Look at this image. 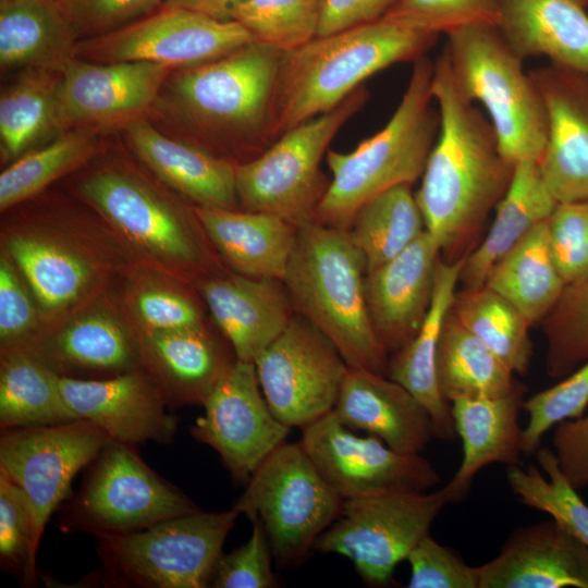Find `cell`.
Masks as SVG:
<instances>
[{
	"mask_svg": "<svg viewBox=\"0 0 588 588\" xmlns=\"http://www.w3.org/2000/svg\"><path fill=\"white\" fill-rule=\"evenodd\" d=\"M254 41L233 20L161 5L111 33L78 40V59L109 62H151L172 70L221 58Z\"/></svg>",
	"mask_w": 588,
	"mask_h": 588,
	"instance_id": "obj_14",
	"label": "cell"
},
{
	"mask_svg": "<svg viewBox=\"0 0 588 588\" xmlns=\"http://www.w3.org/2000/svg\"><path fill=\"white\" fill-rule=\"evenodd\" d=\"M1 215L0 252L33 293L42 330L111 290L135 264L109 225L68 191L48 188Z\"/></svg>",
	"mask_w": 588,
	"mask_h": 588,
	"instance_id": "obj_1",
	"label": "cell"
},
{
	"mask_svg": "<svg viewBox=\"0 0 588 588\" xmlns=\"http://www.w3.org/2000/svg\"><path fill=\"white\" fill-rule=\"evenodd\" d=\"M556 205L543 182L537 160L515 163L511 182L495 206V217L485 240L465 256L460 274L465 289L485 285L493 267L534 228L547 221Z\"/></svg>",
	"mask_w": 588,
	"mask_h": 588,
	"instance_id": "obj_34",
	"label": "cell"
},
{
	"mask_svg": "<svg viewBox=\"0 0 588 588\" xmlns=\"http://www.w3.org/2000/svg\"><path fill=\"white\" fill-rule=\"evenodd\" d=\"M61 393L78 419H84L112 440L137 445L170 444L179 417L169 412L152 379L137 369L105 379L60 377Z\"/></svg>",
	"mask_w": 588,
	"mask_h": 588,
	"instance_id": "obj_22",
	"label": "cell"
},
{
	"mask_svg": "<svg viewBox=\"0 0 588 588\" xmlns=\"http://www.w3.org/2000/svg\"><path fill=\"white\" fill-rule=\"evenodd\" d=\"M299 442L343 500L392 490L428 491L441 481L420 453H400L372 434L359 437L333 411L303 427Z\"/></svg>",
	"mask_w": 588,
	"mask_h": 588,
	"instance_id": "obj_17",
	"label": "cell"
},
{
	"mask_svg": "<svg viewBox=\"0 0 588 588\" xmlns=\"http://www.w3.org/2000/svg\"><path fill=\"white\" fill-rule=\"evenodd\" d=\"M477 568L478 588H588V547L551 518L513 530Z\"/></svg>",
	"mask_w": 588,
	"mask_h": 588,
	"instance_id": "obj_24",
	"label": "cell"
},
{
	"mask_svg": "<svg viewBox=\"0 0 588 588\" xmlns=\"http://www.w3.org/2000/svg\"><path fill=\"white\" fill-rule=\"evenodd\" d=\"M343 502L301 442H284L252 474L232 509L259 520L275 560L292 566L335 522Z\"/></svg>",
	"mask_w": 588,
	"mask_h": 588,
	"instance_id": "obj_12",
	"label": "cell"
},
{
	"mask_svg": "<svg viewBox=\"0 0 588 588\" xmlns=\"http://www.w3.org/2000/svg\"><path fill=\"white\" fill-rule=\"evenodd\" d=\"M72 0H59L62 7L65 9Z\"/></svg>",
	"mask_w": 588,
	"mask_h": 588,
	"instance_id": "obj_57",
	"label": "cell"
},
{
	"mask_svg": "<svg viewBox=\"0 0 588 588\" xmlns=\"http://www.w3.org/2000/svg\"><path fill=\"white\" fill-rule=\"evenodd\" d=\"M367 98L362 85L334 109L289 130L256 158L237 164L240 209L272 213L296 228L316 221L329 185L321 160Z\"/></svg>",
	"mask_w": 588,
	"mask_h": 588,
	"instance_id": "obj_11",
	"label": "cell"
},
{
	"mask_svg": "<svg viewBox=\"0 0 588 588\" xmlns=\"http://www.w3.org/2000/svg\"><path fill=\"white\" fill-rule=\"evenodd\" d=\"M254 364L271 412L290 428L333 411L348 369L335 345L296 313Z\"/></svg>",
	"mask_w": 588,
	"mask_h": 588,
	"instance_id": "obj_15",
	"label": "cell"
},
{
	"mask_svg": "<svg viewBox=\"0 0 588 588\" xmlns=\"http://www.w3.org/2000/svg\"><path fill=\"white\" fill-rule=\"evenodd\" d=\"M544 320L548 375L565 377L588 359V278L566 285Z\"/></svg>",
	"mask_w": 588,
	"mask_h": 588,
	"instance_id": "obj_45",
	"label": "cell"
},
{
	"mask_svg": "<svg viewBox=\"0 0 588 588\" xmlns=\"http://www.w3.org/2000/svg\"><path fill=\"white\" fill-rule=\"evenodd\" d=\"M535 454L539 468L507 466L510 488L524 505L547 513L588 547V505L561 470L552 449L540 446Z\"/></svg>",
	"mask_w": 588,
	"mask_h": 588,
	"instance_id": "obj_43",
	"label": "cell"
},
{
	"mask_svg": "<svg viewBox=\"0 0 588 588\" xmlns=\"http://www.w3.org/2000/svg\"><path fill=\"white\" fill-rule=\"evenodd\" d=\"M40 544L35 516L24 491L0 469V565L24 586L36 584Z\"/></svg>",
	"mask_w": 588,
	"mask_h": 588,
	"instance_id": "obj_46",
	"label": "cell"
},
{
	"mask_svg": "<svg viewBox=\"0 0 588 588\" xmlns=\"http://www.w3.org/2000/svg\"><path fill=\"white\" fill-rule=\"evenodd\" d=\"M366 272L348 230L314 221L297 228L282 281L295 313L335 345L348 367L385 375L388 353L369 317Z\"/></svg>",
	"mask_w": 588,
	"mask_h": 588,
	"instance_id": "obj_6",
	"label": "cell"
},
{
	"mask_svg": "<svg viewBox=\"0 0 588 588\" xmlns=\"http://www.w3.org/2000/svg\"><path fill=\"white\" fill-rule=\"evenodd\" d=\"M529 74L547 114L543 182L556 203L588 201V75L552 63Z\"/></svg>",
	"mask_w": 588,
	"mask_h": 588,
	"instance_id": "obj_21",
	"label": "cell"
},
{
	"mask_svg": "<svg viewBox=\"0 0 588 588\" xmlns=\"http://www.w3.org/2000/svg\"><path fill=\"white\" fill-rule=\"evenodd\" d=\"M100 130L79 127L57 134L13 162L0 174V211L28 200L69 177L101 154Z\"/></svg>",
	"mask_w": 588,
	"mask_h": 588,
	"instance_id": "obj_39",
	"label": "cell"
},
{
	"mask_svg": "<svg viewBox=\"0 0 588 588\" xmlns=\"http://www.w3.org/2000/svg\"><path fill=\"white\" fill-rule=\"evenodd\" d=\"M323 0H244L231 12L254 41L283 52L297 48L318 34Z\"/></svg>",
	"mask_w": 588,
	"mask_h": 588,
	"instance_id": "obj_44",
	"label": "cell"
},
{
	"mask_svg": "<svg viewBox=\"0 0 588 588\" xmlns=\"http://www.w3.org/2000/svg\"><path fill=\"white\" fill-rule=\"evenodd\" d=\"M451 502L445 487L436 491L392 490L344 500L339 517L314 549L348 559L364 581L388 584L441 510Z\"/></svg>",
	"mask_w": 588,
	"mask_h": 588,
	"instance_id": "obj_13",
	"label": "cell"
},
{
	"mask_svg": "<svg viewBox=\"0 0 588 588\" xmlns=\"http://www.w3.org/2000/svg\"><path fill=\"white\" fill-rule=\"evenodd\" d=\"M248 540L220 556L210 581L215 588H272L271 547L259 520H253Z\"/></svg>",
	"mask_w": 588,
	"mask_h": 588,
	"instance_id": "obj_51",
	"label": "cell"
},
{
	"mask_svg": "<svg viewBox=\"0 0 588 588\" xmlns=\"http://www.w3.org/2000/svg\"><path fill=\"white\" fill-rule=\"evenodd\" d=\"M68 192L112 230L133 261L195 287L230 271L195 211L135 158L102 151L70 175Z\"/></svg>",
	"mask_w": 588,
	"mask_h": 588,
	"instance_id": "obj_2",
	"label": "cell"
},
{
	"mask_svg": "<svg viewBox=\"0 0 588 588\" xmlns=\"http://www.w3.org/2000/svg\"><path fill=\"white\" fill-rule=\"evenodd\" d=\"M409 588H478V568L468 565L452 549L430 534L411 551Z\"/></svg>",
	"mask_w": 588,
	"mask_h": 588,
	"instance_id": "obj_52",
	"label": "cell"
},
{
	"mask_svg": "<svg viewBox=\"0 0 588 588\" xmlns=\"http://www.w3.org/2000/svg\"><path fill=\"white\" fill-rule=\"evenodd\" d=\"M60 389V376L28 347L0 350V429L77 420Z\"/></svg>",
	"mask_w": 588,
	"mask_h": 588,
	"instance_id": "obj_35",
	"label": "cell"
},
{
	"mask_svg": "<svg viewBox=\"0 0 588 588\" xmlns=\"http://www.w3.org/2000/svg\"><path fill=\"white\" fill-rule=\"evenodd\" d=\"M438 36L383 16L283 52L272 109L273 142L338 107L377 72L425 56Z\"/></svg>",
	"mask_w": 588,
	"mask_h": 588,
	"instance_id": "obj_5",
	"label": "cell"
},
{
	"mask_svg": "<svg viewBox=\"0 0 588 588\" xmlns=\"http://www.w3.org/2000/svg\"><path fill=\"white\" fill-rule=\"evenodd\" d=\"M62 72V71H61ZM61 72L26 69L0 97V157L9 164L58 133L57 106ZM59 134V133H58Z\"/></svg>",
	"mask_w": 588,
	"mask_h": 588,
	"instance_id": "obj_40",
	"label": "cell"
},
{
	"mask_svg": "<svg viewBox=\"0 0 588 588\" xmlns=\"http://www.w3.org/2000/svg\"><path fill=\"white\" fill-rule=\"evenodd\" d=\"M142 369L152 379L170 409L204 405L237 360L212 320L139 335Z\"/></svg>",
	"mask_w": 588,
	"mask_h": 588,
	"instance_id": "obj_23",
	"label": "cell"
},
{
	"mask_svg": "<svg viewBox=\"0 0 588 588\" xmlns=\"http://www.w3.org/2000/svg\"><path fill=\"white\" fill-rule=\"evenodd\" d=\"M164 0H72L65 8L78 40L111 33Z\"/></svg>",
	"mask_w": 588,
	"mask_h": 588,
	"instance_id": "obj_53",
	"label": "cell"
},
{
	"mask_svg": "<svg viewBox=\"0 0 588 588\" xmlns=\"http://www.w3.org/2000/svg\"><path fill=\"white\" fill-rule=\"evenodd\" d=\"M399 0H323L317 36L383 17Z\"/></svg>",
	"mask_w": 588,
	"mask_h": 588,
	"instance_id": "obj_55",
	"label": "cell"
},
{
	"mask_svg": "<svg viewBox=\"0 0 588 588\" xmlns=\"http://www.w3.org/2000/svg\"><path fill=\"white\" fill-rule=\"evenodd\" d=\"M441 249L427 231L401 254L365 275V295L376 335L389 353L404 347L430 306Z\"/></svg>",
	"mask_w": 588,
	"mask_h": 588,
	"instance_id": "obj_25",
	"label": "cell"
},
{
	"mask_svg": "<svg viewBox=\"0 0 588 588\" xmlns=\"http://www.w3.org/2000/svg\"><path fill=\"white\" fill-rule=\"evenodd\" d=\"M437 35L475 25H495L497 0H399L384 15Z\"/></svg>",
	"mask_w": 588,
	"mask_h": 588,
	"instance_id": "obj_48",
	"label": "cell"
},
{
	"mask_svg": "<svg viewBox=\"0 0 588 588\" xmlns=\"http://www.w3.org/2000/svg\"><path fill=\"white\" fill-rule=\"evenodd\" d=\"M485 285L512 303L530 324L547 317L566 286L551 253L548 220L493 267Z\"/></svg>",
	"mask_w": 588,
	"mask_h": 588,
	"instance_id": "obj_37",
	"label": "cell"
},
{
	"mask_svg": "<svg viewBox=\"0 0 588 588\" xmlns=\"http://www.w3.org/2000/svg\"><path fill=\"white\" fill-rule=\"evenodd\" d=\"M444 51L454 79L488 112L502 156L515 164L539 160L547 140L542 97L520 58L495 25L448 33Z\"/></svg>",
	"mask_w": 588,
	"mask_h": 588,
	"instance_id": "obj_8",
	"label": "cell"
},
{
	"mask_svg": "<svg viewBox=\"0 0 588 588\" xmlns=\"http://www.w3.org/2000/svg\"><path fill=\"white\" fill-rule=\"evenodd\" d=\"M112 289L45 328L27 347L60 377L105 379L142 369L139 335Z\"/></svg>",
	"mask_w": 588,
	"mask_h": 588,
	"instance_id": "obj_19",
	"label": "cell"
},
{
	"mask_svg": "<svg viewBox=\"0 0 588 588\" xmlns=\"http://www.w3.org/2000/svg\"><path fill=\"white\" fill-rule=\"evenodd\" d=\"M203 406L191 434L213 449L240 482H247L291 431L271 412L254 363L236 360Z\"/></svg>",
	"mask_w": 588,
	"mask_h": 588,
	"instance_id": "obj_18",
	"label": "cell"
},
{
	"mask_svg": "<svg viewBox=\"0 0 588 588\" xmlns=\"http://www.w3.org/2000/svg\"><path fill=\"white\" fill-rule=\"evenodd\" d=\"M174 71L151 62L99 63L72 59L61 72L58 133L125 126L151 110Z\"/></svg>",
	"mask_w": 588,
	"mask_h": 588,
	"instance_id": "obj_20",
	"label": "cell"
},
{
	"mask_svg": "<svg viewBox=\"0 0 588 588\" xmlns=\"http://www.w3.org/2000/svg\"><path fill=\"white\" fill-rule=\"evenodd\" d=\"M110 440L84 419L1 430L0 469L30 502L39 540L51 516L72 494L74 477Z\"/></svg>",
	"mask_w": 588,
	"mask_h": 588,
	"instance_id": "obj_16",
	"label": "cell"
},
{
	"mask_svg": "<svg viewBox=\"0 0 588 588\" xmlns=\"http://www.w3.org/2000/svg\"><path fill=\"white\" fill-rule=\"evenodd\" d=\"M78 37L59 0H0V66L3 71H62Z\"/></svg>",
	"mask_w": 588,
	"mask_h": 588,
	"instance_id": "obj_33",
	"label": "cell"
},
{
	"mask_svg": "<svg viewBox=\"0 0 588 588\" xmlns=\"http://www.w3.org/2000/svg\"><path fill=\"white\" fill-rule=\"evenodd\" d=\"M209 317L236 359L254 363L295 315L282 280L228 271L196 286Z\"/></svg>",
	"mask_w": 588,
	"mask_h": 588,
	"instance_id": "obj_26",
	"label": "cell"
},
{
	"mask_svg": "<svg viewBox=\"0 0 588 588\" xmlns=\"http://www.w3.org/2000/svg\"><path fill=\"white\" fill-rule=\"evenodd\" d=\"M580 4H583L585 8H588V0H577Z\"/></svg>",
	"mask_w": 588,
	"mask_h": 588,
	"instance_id": "obj_58",
	"label": "cell"
},
{
	"mask_svg": "<svg viewBox=\"0 0 588 588\" xmlns=\"http://www.w3.org/2000/svg\"><path fill=\"white\" fill-rule=\"evenodd\" d=\"M411 187L409 184L392 187L356 212L348 232L366 259L367 272L392 260L426 231Z\"/></svg>",
	"mask_w": 588,
	"mask_h": 588,
	"instance_id": "obj_41",
	"label": "cell"
},
{
	"mask_svg": "<svg viewBox=\"0 0 588 588\" xmlns=\"http://www.w3.org/2000/svg\"><path fill=\"white\" fill-rule=\"evenodd\" d=\"M283 51L253 41L221 58L168 76L160 106L186 140L235 164L272 143L273 99Z\"/></svg>",
	"mask_w": 588,
	"mask_h": 588,
	"instance_id": "obj_4",
	"label": "cell"
},
{
	"mask_svg": "<svg viewBox=\"0 0 588 588\" xmlns=\"http://www.w3.org/2000/svg\"><path fill=\"white\" fill-rule=\"evenodd\" d=\"M524 391L519 387L495 397L457 399L451 402L456 434L463 444L462 463L444 486L451 502L462 500L474 477L490 464L519 465L522 430L518 413Z\"/></svg>",
	"mask_w": 588,
	"mask_h": 588,
	"instance_id": "obj_31",
	"label": "cell"
},
{
	"mask_svg": "<svg viewBox=\"0 0 588 588\" xmlns=\"http://www.w3.org/2000/svg\"><path fill=\"white\" fill-rule=\"evenodd\" d=\"M134 158L194 206L240 209L237 164L194 144L169 137L142 118L124 126Z\"/></svg>",
	"mask_w": 588,
	"mask_h": 588,
	"instance_id": "obj_27",
	"label": "cell"
},
{
	"mask_svg": "<svg viewBox=\"0 0 588 588\" xmlns=\"http://www.w3.org/2000/svg\"><path fill=\"white\" fill-rule=\"evenodd\" d=\"M244 0H164L163 5L182 8L217 20H231L232 10Z\"/></svg>",
	"mask_w": 588,
	"mask_h": 588,
	"instance_id": "obj_56",
	"label": "cell"
},
{
	"mask_svg": "<svg viewBox=\"0 0 588 588\" xmlns=\"http://www.w3.org/2000/svg\"><path fill=\"white\" fill-rule=\"evenodd\" d=\"M497 27L523 59L544 56L551 63L588 75V13L577 0H497Z\"/></svg>",
	"mask_w": 588,
	"mask_h": 588,
	"instance_id": "obj_30",
	"label": "cell"
},
{
	"mask_svg": "<svg viewBox=\"0 0 588 588\" xmlns=\"http://www.w3.org/2000/svg\"><path fill=\"white\" fill-rule=\"evenodd\" d=\"M513 371L452 314H448L437 353L440 391L449 402L511 393Z\"/></svg>",
	"mask_w": 588,
	"mask_h": 588,
	"instance_id": "obj_38",
	"label": "cell"
},
{
	"mask_svg": "<svg viewBox=\"0 0 588 588\" xmlns=\"http://www.w3.org/2000/svg\"><path fill=\"white\" fill-rule=\"evenodd\" d=\"M195 211L229 270L252 278L283 280L296 226L268 212L198 206Z\"/></svg>",
	"mask_w": 588,
	"mask_h": 588,
	"instance_id": "obj_32",
	"label": "cell"
},
{
	"mask_svg": "<svg viewBox=\"0 0 588 588\" xmlns=\"http://www.w3.org/2000/svg\"><path fill=\"white\" fill-rule=\"evenodd\" d=\"M431 93L440 125L415 194L426 231L445 260L462 249L504 195L514 164L501 154L493 127L458 88L445 51L433 62Z\"/></svg>",
	"mask_w": 588,
	"mask_h": 588,
	"instance_id": "obj_3",
	"label": "cell"
},
{
	"mask_svg": "<svg viewBox=\"0 0 588 588\" xmlns=\"http://www.w3.org/2000/svg\"><path fill=\"white\" fill-rule=\"evenodd\" d=\"M333 412L345 427L376 436L400 453H420L436 438L422 404L396 381L369 369L348 367Z\"/></svg>",
	"mask_w": 588,
	"mask_h": 588,
	"instance_id": "obj_28",
	"label": "cell"
},
{
	"mask_svg": "<svg viewBox=\"0 0 588 588\" xmlns=\"http://www.w3.org/2000/svg\"><path fill=\"white\" fill-rule=\"evenodd\" d=\"M41 331L33 293L13 261L0 252V350L27 347Z\"/></svg>",
	"mask_w": 588,
	"mask_h": 588,
	"instance_id": "obj_49",
	"label": "cell"
},
{
	"mask_svg": "<svg viewBox=\"0 0 588 588\" xmlns=\"http://www.w3.org/2000/svg\"><path fill=\"white\" fill-rule=\"evenodd\" d=\"M240 514L201 510L142 530L96 537L105 587H210L224 541Z\"/></svg>",
	"mask_w": 588,
	"mask_h": 588,
	"instance_id": "obj_9",
	"label": "cell"
},
{
	"mask_svg": "<svg viewBox=\"0 0 588 588\" xmlns=\"http://www.w3.org/2000/svg\"><path fill=\"white\" fill-rule=\"evenodd\" d=\"M553 451L563 474L577 489L588 486V414L555 426Z\"/></svg>",
	"mask_w": 588,
	"mask_h": 588,
	"instance_id": "obj_54",
	"label": "cell"
},
{
	"mask_svg": "<svg viewBox=\"0 0 588 588\" xmlns=\"http://www.w3.org/2000/svg\"><path fill=\"white\" fill-rule=\"evenodd\" d=\"M413 63L406 89L387 124L350 152L327 151L332 179L318 205L317 222L350 230L367 201L421 177L440 117L432 107L433 62L425 54Z\"/></svg>",
	"mask_w": 588,
	"mask_h": 588,
	"instance_id": "obj_7",
	"label": "cell"
},
{
	"mask_svg": "<svg viewBox=\"0 0 588 588\" xmlns=\"http://www.w3.org/2000/svg\"><path fill=\"white\" fill-rule=\"evenodd\" d=\"M460 322L513 372L525 373L532 357L531 326L506 298L482 285L455 294L451 307Z\"/></svg>",
	"mask_w": 588,
	"mask_h": 588,
	"instance_id": "obj_42",
	"label": "cell"
},
{
	"mask_svg": "<svg viewBox=\"0 0 588 588\" xmlns=\"http://www.w3.org/2000/svg\"><path fill=\"white\" fill-rule=\"evenodd\" d=\"M466 256V255H465ZM465 256L456 260L440 257L430 306L416 335L388 360L385 375L408 390L429 413L436 438L456 436L451 403L442 395L437 376V353L441 332L455 297Z\"/></svg>",
	"mask_w": 588,
	"mask_h": 588,
	"instance_id": "obj_29",
	"label": "cell"
},
{
	"mask_svg": "<svg viewBox=\"0 0 588 588\" xmlns=\"http://www.w3.org/2000/svg\"><path fill=\"white\" fill-rule=\"evenodd\" d=\"M588 406V359L559 383L523 403L528 419L522 430V452L529 456L540 448L544 433L565 420L581 417Z\"/></svg>",
	"mask_w": 588,
	"mask_h": 588,
	"instance_id": "obj_47",
	"label": "cell"
},
{
	"mask_svg": "<svg viewBox=\"0 0 588 588\" xmlns=\"http://www.w3.org/2000/svg\"><path fill=\"white\" fill-rule=\"evenodd\" d=\"M548 233L565 284L588 278V201L558 203L548 219Z\"/></svg>",
	"mask_w": 588,
	"mask_h": 588,
	"instance_id": "obj_50",
	"label": "cell"
},
{
	"mask_svg": "<svg viewBox=\"0 0 588 588\" xmlns=\"http://www.w3.org/2000/svg\"><path fill=\"white\" fill-rule=\"evenodd\" d=\"M112 290L138 335L208 320L206 305L194 285L149 267L132 265Z\"/></svg>",
	"mask_w": 588,
	"mask_h": 588,
	"instance_id": "obj_36",
	"label": "cell"
},
{
	"mask_svg": "<svg viewBox=\"0 0 588 588\" xmlns=\"http://www.w3.org/2000/svg\"><path fill=\"white\" fill-rule=\"evenodd\" d=\"M85 469L77 491L54 514L63 534H128L200 510L151 469L135 445L111 439Z\"/></svg>",
	"mask_w": 588,
	"mask_h": 588,
	"instance_id": "obj_10",
	"label": "cell"
}]
</instances>
